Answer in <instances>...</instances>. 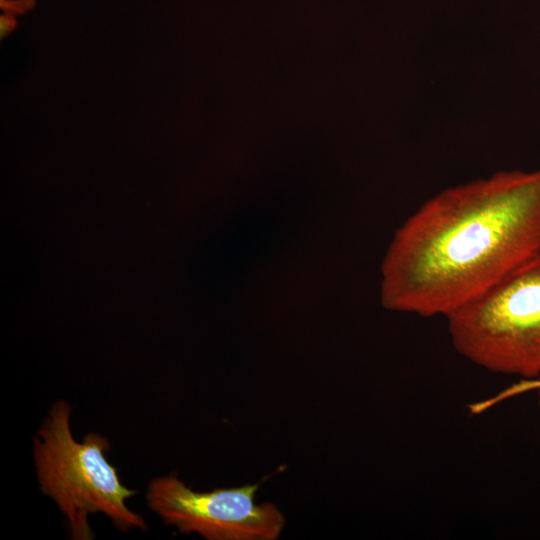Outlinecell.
<instances>
[{
  "instance_id": "cell-6",
  "label": "cell",
  "mask_w": 540,
  "mask_h": 540,
  "mask_svg": "<svg viewBox=\"0 0 540 540\" xmlns=\"http://www.w3.org/2000/svg\"><path fill=\"white\" fill-rule=\"evenodd\" d=\"M532 381L535 383L538 404H539V407H540V377L538 379H535V380H532Z\"/></svg>"
},
{
  "instance_id": "cell-1",
  "label": "cell",
  "mask_w": 540,
  "mask_h": 540,
  "mask_svg": "<svg viewBox=\"0 0 540 540\" xmlns=\"http://www.w3.org/2000/svg\"><path fill=\"white\" fill-rule=\"evenodd\" d=\"M539 249L540 169L447 188L395 232L382 263L381 302L446 318Z\"/></svg>"
},
{
  "instance_id": "cell-3",
  "label": "cell",
  "mask_w": 540,
  "mask_h": 540,
  "mask_svg": "<svg viewBox=\"0 0 540 540\" xmlns=\"http://www.w3.org/2000/svg\"><path fill=\"white\" fill-rule=\"evenodd\" d=\"M454 349L493 373L540 377V249L449 316Z\"/></svg>"
},
{
  "instance_id": "cell-5",
  "label": "cell",
  "mask_w": 540,
  "mask_h": 540,
  "mask_svg": "<svg viewBox=\"0 0 540 540\" xmlns=\"http://www.w3.org/2000/svg\"><path fill=\"white\" fill-rule=\"evenodd\" d=\"M15 20L9 15H2L0 17V36L1 38L7 36L15 27Z\"/></svg>"
},
{
  "instance_id": "cell-2",
  "label": "cell",
  "mask_w": 540,
  "mask_h": 540,
  "mask_svg": "<svg viewBox=\"0 0 540 540\" xmlns=\"http://www.w3.org/2000/svg\"><path fill=\"white\" fill-rule=\"evenodd\" d=\"M70 405L57 400L49 409L33 440L36 476L42 493L58 506L74 540H91L90 514L107 516L123 532L146 530L144 518L126 501L137 491L121 483L117 469L107 460L109 441L90 432L81 442L70 427Z\"/></svg>"
},
{
  "instance_id": "cell-4",
  "label": "cell",
  "mask_w": 540,
  "mask_h": 540,
  "mask_svg": "<svg viewBox=\"0 0 540 540\" xmlns=\"http://www.w3.org/2000/svg\"><path fill=\"white\" fill-rule=\"evenodd\" d=\"M258 484L197 492L176 474L151 480L147 506L168 526L208 540H276L286 520L272 503L256 502Z\"/></svg>"
}]
</instances>
